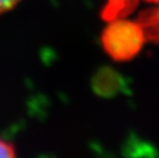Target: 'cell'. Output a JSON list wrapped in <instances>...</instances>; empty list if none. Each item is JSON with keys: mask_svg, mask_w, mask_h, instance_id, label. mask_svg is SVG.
Segmentation results:
<instances>
[{"mask_svg": "<svg viewBox=\"0 0 159 158\" xmlns=\"http://www.w3.org/2000/svg\"><path fill=\"white\" fill-rule=\"evenodd\" d=\"M0 158H16V153L14 147L0 138Z\"/></svg>", "mask_w": 159, "mask_h": 158, "instance_id": "277c9868", "label": "cell"}, {"mask_svg": "<svg viewBox=\"0 0 159 158\" xmlns=\"http://www.w3.org/2000/svg\"><path fill=\"white\" fill-rule=\"evenodd\" d=\"M21 0H0V14H4L16 6Z\"/></svg>", "mask_w": 159, "mask_h": 158, "instance_id": "5b68a950", "label": "cell"}, {"mask_svg": "<svg viewBox=\"0 0 159 158\" xmlns=\"http://www.w3.org/2000/svg\"><path fill=\"white\" fill-rule=\"evenodd\" d=\"M139 1L140 0H107V4L102 12L103 19L111 21L118 17H125Z\"/></svg>", "mask_w": 159, "mask_h": 158, "instance_id": "3957f363", "label": "cell"}, {"mask_svg": "<svg viewBox=\"0 0 159 158\" xmlns=\"http://www.w3.org/2000/svg\"><path fill=\"white\" fill-rule=\"evenodd\" d=\"M147 40L144 30L138 21L124 17L113 19L102 32V46L114 60L125 61L137 56Z\"/></svg>", "mask_w": 159, "mask_h": 158, "instance_id": "6da1fadb", "label": "cell"}, {"mask_svg": "<svg viewBox=\"0 0 159 158\" xmlns=\"http://www.w3.org/2000/svg\"><path fill=\"white\" fill-rule=\"evenodd\" d=\"M152 6L143 10L138 17L147 40L159 41V0H145Z\"/></svg>", "mask_w": 159, "mask_h": 158, "instance_id": "7a4b0ae2", "label": "cell"}]
</instances>
